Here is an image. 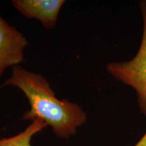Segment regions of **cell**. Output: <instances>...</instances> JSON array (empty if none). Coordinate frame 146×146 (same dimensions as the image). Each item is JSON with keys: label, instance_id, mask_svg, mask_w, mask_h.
<instances>
[{"label": "cell", "instance_id": "obj_1", "mask_svg": "<svg viewBox=\"0 0 146 146\" xmlns=\"http://www.w3.org/2000/svg\"><path fill=\"white\" fill-rule=\"evenodd\" d=\"M12 85L23 91L29 100L31 110L23 119L39 118L52 128L60 138L68 139L78 127L86 123L87 116L81 106L67 100H59L47 79L41 74L21 66L12 67V74L2 86Z\"/></svg>", "mask_w": 146, "mask_h": 146}, {"label": "cell", "instance_id": "obj_2", "mask_svg": "<svg viewBox=\"0 0 146 146\" xmlns=\"http://www.w3.org/2000/svg\"><path fill=\"white\" fill-rule=\"evenodd\" d=\"M139 4L143 18V33L137 52L130 60L109 63L106 69L116 80L134 89L140 112L146 116V0Z\"/></svg>", "mask_w": 146, "mask_h": 146}, {"label": "cell", "instance_id": "obj_3", "mask_svg": "<svg viewBox=\"0 0 146 146\" xmlns=\"http://www.w3.org/2000/svg\"><path fill=\"white\" fill-rule=\"evenodd\" d=\"M27 45V38L0 15V76L8 67L23 62Z\"/></svg>", "mask_w": 146, "mask_h": 146}, {"label": "cell", "instance_id": "obj_4", "mask_svg": "<svg viewBox=\"0 0 146 146\" xmlns=\"http://www.w3.org/2000/svg\"><path fill=\"white\" fill-rule=\"evenodd\" d=\"M12 5L27 18L37 19L45 29H54L64 0H14Z\"/></svg>", "mask_w": 146, "mask_h": 146}, {"label": "cell", "instance_id": "obj_5", "mask_svg": "<svg viewBox=\"0 0 146 146\" xmlns=\"http://www.w3.org/2000/svg\"><path fill=\"white\" fill-rule=\"evenodd\" d=\"M47 126L44 121L36 118L25 130L9 138L0 139V146H32L31 139L35 135L39 133Z\"/></svg>", "mask_w": 146, "mask_h": 146}, {"label": "cell", "instance_id": "obj_6", "mask_svg": "<svg viewBox=\"0 0 146 146\" xmlns=\"http://www.w3.org/2000/svg\"><path fill=\"white\" fill-rule=\"evenodd\" d=\"M134 146H146V132Z\"/></svg>", "mask_w": 146, "mask_h": 146}]
</instances>
